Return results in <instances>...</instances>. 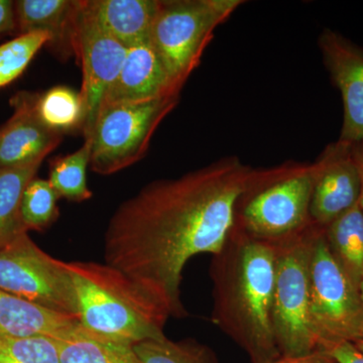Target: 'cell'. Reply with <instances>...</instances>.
I'll use <instances>...</instances> for the list:
<instances>
[{
  "mask_svg": "<svg viewBox=\"0 0 363 363\" xmlns=\"http://www.w3.org/2000/svg\"><path fill=\"white\" fill-rule=\"evenodd\" d=\"M255 172L238 157H225L180 178L147 184L112 215L104 262L140 284L171 317L185 318L184 267L196 255H213L225 245L236 203Z\"/></svg>",
  "mask_w": 363,
  "mask_h": 363,
  "instance_id": "obj_1",
  "label": "cell"
},
{
  "mask_svg": "<svg viewBox=\"0 0 363 363\" xmlns=\"http://www.w3.org/2000/svg\"><path fill=\"white\" fill-rule=\"evenodd\" d=\"M276 245L233 228L212 255V322L247 352L252 363L281 357L272 330Z\"/></svg>",
  "mask_w": 363,
  "mask_h": 363,
  "instance_id": "obj_2",
  "label": "cell"
},
{
  "mask_svg": "<svg viewBox=\"0 0 363 363\" xmlns=\"http://www.w3.org/2000/svg\"><path fill=\"white\" fill-rule=\"evenodd\" d=\"M86 330L135 346L164 337L168 310L128 274L106 262H66Z\"/></svg>",
  "mask_w": 363,
  "mask_h": 363,
  "instance_id": "obj_3",
  "label": "cell"
},
{
  "mask_svg": "<svg viewBox=\"0 0 363 363\" xmlns=\"http://www.w3.org/2000/svg\"><path fill=\"white\" fill-rule=\"evenodd\" d=\"M318 169L316 161L255 169L236 203L234 228L269 242L304 230L311 224L310 204Z\"/></svg>",
  "mask_w": 363,
  "mask_h": 363,
  "instance_id": "obj_4",
  "label": "cell"
},
{
  "mask_svg": "<svg viewBox=\"0 0 363 363\" xmlns=\"http://www.w3.org/2000/svg\"><path fill=\"white\" fill-rule=\"evenodd\" d=\"M240 0L160 1L150 40L164 67L176 94L199 65L203 52Z\"/></svg>",
  "mask_w": 363,
  "mask_h": 363,
  "instance_id": "obj_5",
  "label": "cell"
},
{
  "mask_svg": "<svg viewBox=\"0 0 363 363\" xmlns=\"http://www.w3.org/2000/svg\"><path fill=\"white\" fill-rule=\"evenodd\" d=\"M316 225L276 241V283L272 330L281 357H298L317 350L310 325V259Z\"/></svg>",
  "mask_w": 363,
  "mask_h": 363,
  "instance_id": "obj_6",
  "label": "cell"
},
{
  "mask_svg": "<svg viewBox=\"0 0 363 363\" xmlns=\"http://www.w3.org/2000/svg\"><path fill=\"white\" fill-rule=\"evenodd\" d=\"M324 229H315L310 259L309 316L317 350L363 340L359 289L332 257Z\"/></svg>",
  "mask_w": 363,
  "mask_h": 363,
  "instance_id": "obj_7",
  "label": "cell"
},
{
  "mask_svg": "<svg viewBox=\"0 0 363 363\" xmlns=\"http://www.w3.org/2000/svg\"><path fill=\"white\" fill-rule=\"evenodd\" d=\"M178 101L179 96H168L102 107L85 138L91 140L92 171L111 175L143 159L157 126Z\"/></svg>",
  "mask_w": 363,
  "mask_h": 363,
  "instance_id": "obj_8",
  "label": "cell"
},
{
  "mask_svg": "<svg viewBox=\"0 0 363 363\" xmlns=\"http://www.w3.org/2000/svg\"><path fill=\"white\" fill-rule=\"evenodd\" d=\"M0 290L78 320L77 297L66 262L45 252L28 233L0 245Z\"/></svg>",
  "mask_w": 363,
  "mask_h": 363,
  "instance_id": "obj_9",
  "label": "cell"
},
{
  "mask_svg": "<svg viewBox=\"0 0 363 363\" xmlns=\"http://www.w3.org/2000/svg\"><path fill=\"white\" fill-rule=\"evenodd\" d=\"M75 48L82 69L80 93L85 107L86 138L94 125L107 90L121 73L128 47L107 33L90 13L85 0H80Z\"/></svg>",
  "mask_w": 363,
  "mask_h": 363,
  "instance_id": "obj_10",
  "label": "cell"
},
{
  "mask_svg": "<svg viewBox=\"0 0 363 363\" xmlns=\"http://www.w3.org/2000/svg\"><path fill=\"white\" fill-rule=\"evenodd\" d=\"M317 162L319 169L313 186L310 220L326 228L359 202L362 182L352 143H331Z\"/></svg>",
  "mask_w": 363,
  "mask_h": 363,
  "instance_id": "obj_11",
  "label": "cell"
},
{
  "mask_svg": "<svg viewBox=\"0 0 363 363\" xmlns=\"http://www.w3.org/2000/svg\"><path fill=\"white\" fill-rule=\"evenodd\" d=\"M325 67L343 100L339 140L363 142V49L340 33L325 28L319 38Z\"/></svg>",
  "mask_w": 363,
  "mask_h": 363,
  "instance_id": "obj_12",
  "label": "cell"
},
{
  "mask_svg": "<svg viewBox=\"0 0 363 363\" xmlns=\"http://www.w3.org/2000/svg\"><path fill=\"white\" fill-rule=\"evenodd\" d=\"M33 98L28 93L14 98L13 116L0 128V168L42 164L63 138L40 121Z\"/></svg>",
  "mask_w": 363,
  "mask_h": 363,
  "instance_id": "obj_13",
  "label": "cell"
},
{
  "mask_svg": "<svg viewBox=\"0 0 363 363\" xmlns=\"http://www.w3.org/2000/svg\"><path fill=\"white\" fill-rule=\"evenodd\" d=\"M168 96L179 94L172 89L168 74L149 38L128 47L121 73L107 90L100 109Z\"/></svg>",
  "mask_w": 363,
  "mask_h": 363,
  "instance_id": "obj_14",
  "label": "cell"
},
{
  "mask_svg": "<svg viewBox=\"0 0 363 363\" xmlns=\"http://www.w3.org/2000/svg\"><path fill=\"white\" fill-rule=\"evenodd\" d=\"M80 1L18 0L14 1L16 28L21 33L44 32L48 47L62 61L76 56V23Z\"/></svg>",
  "mask_w": 363,
  "mask_h": 363,
  "instance_id": "obj_15",
  "label": "cell"
},
{
  "mask_svg": "<svg viewBox=\"0 0 363 363\" xmlns=\"http://www.w3.org/2000/svg\"><path fill=\"white\" fill-rule=\"evenodd\" d=\"M76 318L59 314L0 290V336L64 337L76 330Z\"/></svg>",
  "mask_w": 363,
  "mask_h": 363,
  "instance_id": "obj_16",
  "label": "cell"
},
{
  "mask_svg": "<svg viewBox=\"0 0 363 363\" xmlns=\"http://www.w3.org/2000/svg\"><path fill=\"white\" fill-rule=\"evenodd\" d=\"M99 25L126 47L149 39L157 0H85Z\"/></svg>",
  "mask_w": 363,
  "mask_h": 363,
  "instance_id": "obj_17",
  "label": "cell"
},
{
  "mask_svg": "<svg viewBox=\"0 0 363 363\" xmlns=\"http://www.w3.org/2000/svg\"><path fill=\"white\" fill-rule=\"evenodd\" d=\"M332 257L359 289L363 277V212L359 202L324 229Z\"/></svg>",
  "mask_w": 363,
  "mask_h": 363,
  "instance_id": "obj_18",
  "label": "cell"
},
{
  "mask_svg": "<svg viewBox=\"0 0 363 363\" xmlns=\"http://www.w3.org/2000/svg\"><path fill=\"white\" fill-rule=\"evenodd\" d=\"M55 342L62 363H140L133 346L100 337L81 325Z\"/></svg>",
  "mask_w": 363,
  "mask_h": 363,
  "instance_id": "obj_19",
  "label": "cell"
},
{
  "mask_svg": "<svg viewBox=\"0 0 363 363\" xmlns=\"http://www.w3.org/2000/svg\"><path fill=\"white\" fill-rule=\"evenodd\" d=\"M33 107L43 124L59 135L84 128L85 107L81 93L67 86H55L43 94H35Z\"/></svg>",
  "mask_w": 363,
  "mask_h": 363,
  "instance_id": "obj_20",
  "label": "cell"
},
{
  "mask_svg": "<svg viewBox=\"0 0 363 363\" xmlns=\"http://www.w3.org/2000/svg\"><path fill=\"white\" fill-rule=\"evenodd\" d=\"M40 164L0 168V245L28 233L21 220V199Z\"/></svg>",
  "mask_w": 363,
  "mask_h": 363,
  "instance_id": "obj_21",
  "label": "cell"
},
{
  "mask_svg": "<svg viewBox=\"0 0 363 363\" xmlns=\"http://www.w3.org/2000/svg\"><path fill=\"white\" fill-rule=\"evenodd\" d=\"M90 157L91 140L85 138L82 147L73 154L58 157L51 162L49 182L60 198L83 202L92 197V192L87 185Z\"/></svg>",
  "mask_w": 363,
  "mask_h": 363,
  "instance_id": "obj_22",
  "label": "cell"
},
{
  "mask_svg": "<svg viewBox=\"0 0 363 363\" xmlns=\"http://www.w3.org/2000/svg\"><path fill=\"white\" fill-rule=\"evenodd\" d=\"M133 351L140 363H217L209 347L192 339L173 341L164 336L136 344Z\"/></svg>",
  "mask_w": 363,
  "mask_h": 363,
  "instance_id": "obj_23",
  "label": "cell"
},
{
  "mask_svg": "<svg viewBox=\"0 0 363 363\" xmlns=\"http://www.w3.org/2000/svg\"><path fill=\"white\" fill-rule=\"evenodd\" d=\"M59 195L49 180L33 178L26 186L21 199V215L28 230H44L59 216Z\"/></svg>",
  "mask_w": 363,
  "mask_h": 363,
  "instance_id": "obj_24",
  "label": "cell"
},
{
  "mask_svg": "<svg viewBox=\"0 0 363 363\" xmlns=\"http://www.w3.org/2000/svg\"><path fill=\"white\" fill-rule=\"evenodd\" d=\"M44 32L21 33L0 45V88L13 83L30 65L33 57L49 43Z\"/></svg>",
  "mask_w": 363,
  "mask_h": 363,
  "instance_id": "obj_25",
  "label": "cell"
},
{
  "mask_svg": "<svg viewBox=\"0 0 363 363\" xmlns=\"http://www.w3.org/2000/svg\"><path fill=\"white\" fill-rule=\"evenodd\" d=\"M0 363H62L55 339L0 336Z\"/></svg>",
  "mask_w": 363,
  "mask_h": 363,
  "instance_id": "obj_26",
  "label": "cell"
},
{
  "mask_svg": "<svg viewBox=\"0 0 363 363\" xmlns=\"http://www.w3.org/2000/svg\"><path fill=\"white\" fill-rule=\"evenodd\" d=\"M321 350L326 351L337 363H363V354L354 343H336Z\"/></svg>",
  "mask_w": 363,
  "mask_h": 363,
  "instance_id": "obj_27",
  "label": "cell"
},
{
  "mask_svg": "<svg viewBox=\"0 0 363 363\" xmlns=\"http://www.w3.org/2000/svg\"><path fill=\"white\" fill-rule=\"evenodd\" d=\"M271 363H337L326 351L316 350L298 357H281Z\"/></svg>",
  "mask_w": 363,
  "mask_h": 363,
  "instance_id": "obj_28",
  "label": "cell"
},
{
  "mask_svg": "<svg viewBox=\"0 0 363 363\" xmlns=\"http://www.w3.org/2000/svg\"><path fill=\"white\" fill-rule=\"evenodd\" d=\"M14 28H16L14 2L0 0V33L11 32Z\"/></svg>",
  "mask_w": 363,
  "mask_h": 363,
  "instance_id": "obj_29",
  "label": "cell"
},
{
  "mask_svg": "<svg viewBox=\"0 0 363 363\" xmlns=\"http://www.w3.org/2000/svg\"><path fill=\"white\" fill-rule=\"evenodd\" d=\"M352 152L359 171L360 182H362V193H360L359 206L363 212V142L352 143Z\"/></svg>",
  "mask_w": 363,
  "mask_h": 363,
  "instance_id": "obj_30",
  "label": "cell"
},
{
  "mask_svg": "<svg viewBox=\"0 0 363 363\" xmlns=\"http://www.w3.org/2000/svg\"><path fill=\"white\" fill-rule=\"evenodd\" d=\"M354 345L357 346V350L363 354V340L357 341V342L354 343Z\"/></svg>",
  "mask_w": 363,
  "mask_h": 363,
  "instance_id": "obj_31",
  "label": "cell"
},
{
  "mask_svg": "<svg viewBox=\"0 0 363 363\" xmlns=\"http://www.w3.org/2000/svg\"><path fill=\"white\" fill-rule=\"evenodd\" d=\"M359 292H360V297H362V306H363V277L362 279V281H360Z\"/></svg>",
  "mask_w": 363,
  "mask_h": 363,
  "instance_id": "obj_32",
  "label": "cell"
}]
</instances>
